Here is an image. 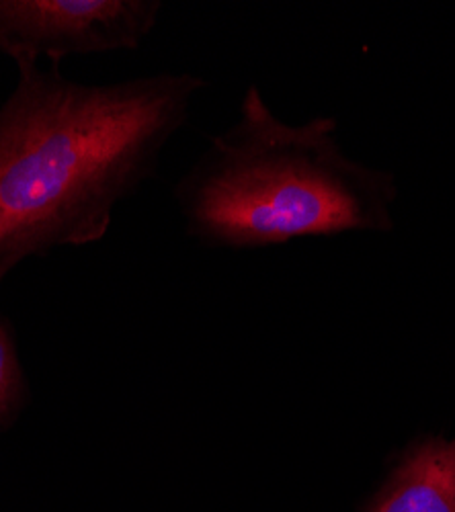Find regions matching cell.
Instances as JSON below:
<instances>
[{
  "mask_svg": "<svg viewBox=\"0 0 455 512\" xmlns=\"http://www.w3.org/2000/svg\"><path fill=\"white\" fill-rule=\"evenodd\" d=\"M201 87L191 74L82 84L19 66L0 107V283L29 256L101 240Z\"/></svg>",
  "mask_w": 455,
  "mask_h": 512,
  "instance_id": "1",
  "label": "cell"
},
{
  "mask_svg": "<svg viewBox=\"0 0 455 512\" xmlns=\"http://www.w3.org/2000/svg\"><path fill=\"white\" fill-rule=\"evenodd\" d=\"M335 132L330 117L287 125L248 89L238 123L177 187L189 232L212 246L259 248L390 230L394 179L351 162Z\"/></svg>",
  "mask_w": 455,
  "mask_h": 512,
  "instance_id": "2",
  "label": "cell"
},
{
  "mask_svg": "<svg viewBox=\"0 0 455 512\" xmlns=\"http://www.w3.org/2000/svg\"><path fill=\"white\" fill-rule=\"evenodd\" d=\"M154 0H0V52L17 66L136 50L156 25Z\"/></svg>",
  "mask_w": 455,
  "mask_h": 512,
  "instance_id": "3",
  "label": "cell"
},
{
  "mask_svg": "<svg viewBox=\"0 0 455 512\" xmlns=\"http://www.w3.org/2000/svg\"><path fill=\"white\" fill-rule=\"evenodd\" d=\"M367 512H455V441L412 449Z\"/></svg>",
  "mask_w": 455,
  "mask_h": 512,
  "instance_id": "4",
  "label": "cell"
},
{
  "mask_svg": "<svg viewBox=\"0 0 455 512\" xmlns=\"http://www.w3.org/2000/svg\"><path fill=\"white\" fill-rule=\"evenodd\" d=\"M27 404V381L15 336L0 318V431L9 429Z\"/></svg>",
  "mask_w": 455,
  "mask_h": 512,
  "instance_id": "5",
  "label": "cell"
}]
</instances>
